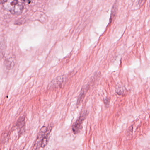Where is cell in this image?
I'll return each mask as SVG.
<instances>
[{
	"label": "cell",
	"instance_id": "1",
	"mask_svg": "<svg viewBox=\"0 0 150 150\" xmlns=\"http://www.w3.org/2000/svg\"><path fill=\"white\" fill-rule=\"evenodd\" d=\"M3 6L6 10L9 11L12 14L16 15L21 14L23 9V4L16 0L6 1Z\"/></svg>",
	"mask_w": 150,
	"mask_h": 150
},
{
	"label": "cell",
	"instance_id": "7",
	"mask_svg": "<svg viewBox=\"0 0 150 150\" xmlns=\"http://www.w3.org/2000/svg\"><path fill=\"white\" fill-rule=\"evenodd\" d=\"M117 1H116L114 4V6L112 7L111 9V14H110V19L109 23V25H110V24L113 23L114 20L115 19L116 16L117 12V8H118V4L117 3Z\"/></svg>",
	"mask_w": 150,
	"mask_h": 150
},
{
	"label": "cell",
	"instance_id": "2",
	"mask_svg": "<svg viewBox=\"0 0 150 150\" xmlns=\"http://www.w3.org/2000/svg\"><path fill=\"white\" fill-rule=\"evenodd\" d=\"M87 115V111H84L74 124L73 125L72 130L74 134H78L81 131L82 128V123L86 117Z\"/></svg>",
	"mask_w": 150,
	"mask_h": 150
},
{
	"label": "cell",
	"instance_id": "3",
	"mask_svg": "<svg viewBox=\"0 0 150 150\" xmlns=\"http://www.w3.org/2000/svg\"><path fill=\"white\" fill-rule=\"evenodd\" d=\"M48 128L46 126H43L39 131V133L38 135L37 138L36 139L35 142L34 144L32 150H39L40 147H41V144H42V140L44 137L45 135L46 134Z\"/></svg>",
	"mask_w": 150,
	"mask_h": 150
},
{
	"label": "cell",
	"instance_id": "11",
	"mask_svg": "<svg viewBox=\"0 0 150 150\" xmlns=\"http://www.w3.org/2000/svg\"><path fill=\"white\" fill-rule=\"evenodd\" d=\"M6 1H3V0L0 1V4H3L6 2Z\"/></svg>",
	"mask_w": 150,
	"mask_h": 150
},
{
	"label": "cell",
	"instance_id": "8",
	"mask_svg": "<svg viewBox=\"0 0 150 150\" xmlns=\"http://www.w3.org/2000/svg\"><path fill=\"white\" fill-rule=\"evenodd\" d=\"M6 49V45L4 37L0 36V59H1Z\"/></svg>",
	"mask_w": 150,
	"mask_h": 150
},
{
	"label": "cell",
	"instance_id": "9",
	"mask_svg": "<svg viewBox=\"0 0 150 150\" xmlns=\"http://www.w3.org/2000/svg\"><path fill=\"white\" fill-rule=\"evenodd\" d=\"M51 129H48L46 134L45 135L42 140V144H41V147L42 148H44L48 144V140H49V136L50 133Z\"/></svg>",
	"mask_w": 150,
	"mask_h": 150
},
{
	"label": "cell",
	"instance_id": "6",
	"mask_svg": "<svg viewBox=\"0 0 150 150\" xmlns=\"http://www.w3.org/2000/svg\"><path fill=\"white\" fill-rule=\"evenodd\" d=\"M25 118L24 117H21L19 118L16 124L17 129L19 130V134H22L25 131Z\"/></svg>",
	"mask_w": 150,
	"mask_h": 150
},
{
	"label": "cell",
	"instance_id": "4",
	"mask_svg": "<svg viewBox=\"0 0 150 150\" xmlns=\"http://www.w3.org/2000/svg\"><path fill=\"white\" fill-rule=\"evenodd\" d=\"M66 79V77L64 76L57 77L52 81L51 86L52 88H58L61 86L65 82Z\"/></svg>",
	"mask_w": 150,
	"mask_h": 150
},
{
	"label": "cell",
	"instance_id": "10",
	"mask_svg": "<svg viewBox=\"0 0 150 150\" xmlns=\"http://www.w3.org/2000/svg\"><path fill=\"white\" fill-rule=\"evenodd\" d=\"M88 88V86H85L84 87L82 88V89H81V91L80 93L79 98H78V103H80L81 100L84 98V96H85V95L86 91L87 89Z\"/></svg>",
	"mask_w": 150,
	"mask_h": 150
},
{
	"label": "cell",
	"instance_id": "5",
	"mask_svg": "<svg viewBox=\"0 0 150 150\" xmlns=\"http://www.w3.org/2000/svg\"><path fill=\"white\" fill-rule=\"evenodd\" d=\"M16 59L14 56H10L7 57L5 60V64L6 67L8 70H11L13 68L15 65Z\"/></svg>",
	"mask_w": 150,
	"mask_h": 150
}]
</instances>
